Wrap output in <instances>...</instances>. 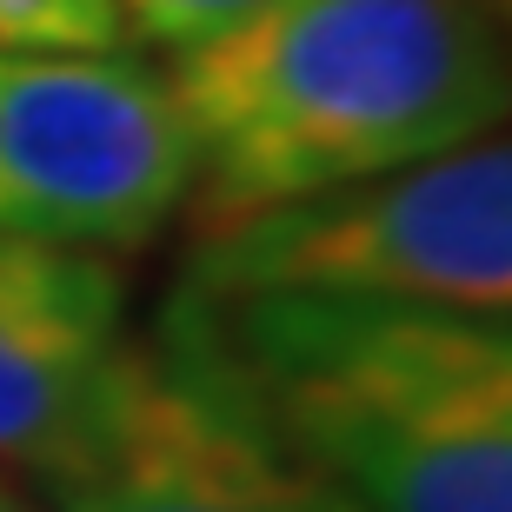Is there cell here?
<instances>
[{"label":"cell","mask_w":512,"mask_h":512,"mask_svg":"<svg viewBox=\"0 0 512 512\" xmlns=\"http://www.w3.org/2000/svg\"><path fill=\"white\" fill-rule=\"evenodd\" d=\"M200 233L393 180L512 120V47L479 0H266L167 67Z\"/></svg>","instance_id":"cell-1"},{"label":"cell","mask_w":512,"mask_h":512,"mask_svg":"<svg viewBox=\"0 0 512 512\" xmlns=\"http://www.w3.org/2000/svg\"><path fill=\"white\" fill-rule=\"evenodd\" d=\"M167 333L366 512H512V320L340 286H180Z\"/></svg>","instance_id":"cell-2"},{"label":"cell","mask_w":512,"mask_h":512,"mask_svg":"<svg viewBox=\"0 0 512 512\" xmlns=\"http://www.w3.org/2000/svg\"><path fill=\"white\" fill-rule=\"evenodd\" d=\"M187 286H340L512 320V133H486L473 147L313 207L200 233L187 253Z\"/></svg>","instance_id":"cell-3"},{"label":"cell","mask_w":512,"mask_h":512,"mask_svg":"<svg viewBox=\"0 0 512 512\" xmlns=\"http://www.w3.org/2000/svg\"><path fill=\"white\" fill-rule=\"evenodd\" d=\"M193 200V133L167 74L120 54L0 47V233L133 253Z\"/></svg>","instance_id":"cell-4"},{"label":"cell","mask_w":512,"mask_h":512,"mask_svg":"<svg viewBox=\"0 0 512 512\" xmlns=\"http://www.w3.org/2000/svg\"><path fill=\"white\" fill-rule=\"evenodd\" d=\"M54 512H366L180 333L133 340L114 413L47 486Z\"/></svg>","instance_id":"cell-5"},{"label":"cell","mask_w":512,"mask_h":512,"mask_svg":"<svg viewBox=\"0 0 512 512\" xmlns=\"http://www.w3.org/2000/svg\"><path fill=\"white\" fill-rule=\"evenodd\" d=\"M127 360L120 266L0 233V473L47 493L107 426Z\"/></svg>","instance_id":"cell-6"},{"label":"cell","mask_w":512,"mask_h":512,"mask_svg":"<svg viewBox=\"0 0 512 512\" xmlns=\"http://www.w3.org/2000/svg\"><path fill=\"white\" fill-rule=\"evenodd\" d=\"M266 0H120V14H127V40H147V47H200V40L227 34L233 20L260 14Z\"/></svg>","instance_id":"cell-7"},{"label":"cell","mask_w":512,"mask_h":512,"mask_svg":"<svg viewBox=\"0 0 512 512\" xmlns=\"http://www.w3.org/2000/svg\"><path fill=\"white\" fill-rule=\"evenodd\" d=\"M0 512H40V506H34L27 493H20V486H14L7 473H0Z\"/></svg>","instance_id":"cell-8"},{"label":"cell","mask_w":512,"mask_h":512,"mask_svg":"<svg viewBox=\"0 0 512 512\" xmlns=\"http://www.w3.org/2000/svg\"><path fill=\"white\" fill-rule=\"evenodd\" d=\"M479 7L493 14V27H499V34H506V47H512V0H479Z\"/></svg>","instance_id":"cell-9"}]
</instances>
